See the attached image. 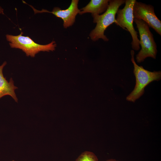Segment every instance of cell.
Returning a JSON list of instances; mask_svg holds the SVG:
<instances>
[{
    "label": "cell",
    "mask_w": 161,
    "mask_h": 161,
    "mask_svg": "<svg viewBox=\"0 0 161 161\" xmlns=\"http://www.w3.org/2000/svg\"><path fill=\"white\" fill-rule=\"evenodd\" d=\"M125 0H110L108 8L102 15H92L93 22L96 23V25L90 32L89 36L91 39L97 41L101 38L104 41H107L109 39L104 35V32L106 28L111 24H117L116 15L119 7L125 4Z\"/></svg>",
    "instance_id": "cell-1"
},
{
    "label": "cell",
    "mask_w": 161,
    "mask_h": 161,
    "mask_svg": "<svg viewBox=\"0 0 161 161\" xmlns=\"http://www.w3.org/2000/svg\"><path fill=\"white\" fill-rule=\"evenodd\" d=\"M131 61L134 66L133 72L136 78V84L133 91L126 98L129 101L134 102L144 93V88L151 82L158 81L161 78L160 71L151 72L145 69L142 66L136 63L134 58V52L131 51Z\"/></svg>",
    "instance_id": "cell-2"
},
{
    "label": "cell",
    "mask_w": 161,
    "mask_h": 161,
    "mask_svg": "<svg viewBox=\"0 0 161 161\" xmlns=\"http://www.w3.org/2000/svg\"><path fill=\"white\" fill-rule=\"evenodd\" d=\"M23 34L21 32L17 35L7 34L6 37L11 48L21 49L27 56L34 57L40 52H49L55 50L56 44L55 41L47 44H40L35 43L29 37L23 35Z\"/></svg>",
    "instance_id": "cell-3"
},
{
    "label": "cell",
    "mask_w": 161,
    "mask_h": 161,
    "mask_svg": "<svg viewBox=\"0 0 161 161\" xmlns=\"http://www.w3.org/2000/svg\"><path fill=\"white\" fill-rule=\"evenodd\" d=\"M140 35V44L141 49L136 56L138 63L143 62L147 57L156 58L157 52V46L147 24L142 20L134 18Z\"/></svg>",
    "instance_id": "cell-4"
},
{
    "label": "cell",
    "mask_w": 161,
    "mask_h": 161,
    "mask_svg": "<svg viewBox=\"0 0 161 161\" xmlns=\"http://www.w3.org/2000/svg\"><path fill=\"white\" fill-rule=\"evenodd\" d=\"M136 0H126L125 5L122 9H119L117 13L116 19L117 25L128 31L132 38L131 42L133 50L137 51L140 49V41L138 38L137 32L135 30L133 23V6Z\"/></svg>",
    "instance_id": "cell-5"
},
{
    "label": "cell",
    "mask_w": 161,
    "mask_h": 161,
    "mask_svg": "<svg viewBox=\"0 0 161 161\" xmlns=\"http://www.w3.org/2000/svg\"><path fill=\"white\" fill-rule=\"evenodd\" d=\"M133 14L134 18L143 20L149 27L161 35V21L155 14L153 6L136 0L133 6Z\"/></svg>",
    "instance_id": "cell-6"
},
{
    "label": "cell",
    "mask_w": 161,
    "mask_h": 161,
    "mask_svg": "<svg viewBox=\"0 0 161 161\" xmlns=\"http://www.w3.org/2000/svg\"><path fill=\"white\" fill-rule=\"evenodd\" d=\"M78 0H72L70 5L67 9L63 10L58 7H55L51 12L44 9L38 10L32 6L28 5L33 9L35 14L49 13L53 14L56 17L62 19L63 21L64 27L67 28L73 24L77 15L80 11L78 8Z\"/></svg>",
    "instance_id": "cell-7"
},
{
    "label": "cell",
    "mask_w": 161,
    "mask_h": 161,
    "mask_svg": "<svg viewBox=\"0 0 161 161\" xmlns=\"http://www.w3.org/2000/svg\"><path fill=\"white\" fill-rule=\"evenodd\" d=\"M7 64L5 61L0 66V99L3 96L8 95L10 96L17 102L18 99L15 92V90L18 88L15 86L12 78H10L8 81L5 78L3 73V68Z\"/></svg>",
    "instance_id": "cell-8"
},
{
    "label": "cell",
    "mask_w": 161,
    "mask_h": 161,
    "mask_svg": "<svg viewBox=\"0 0 161 161\" xmlns=\"http://www.w3.org/2000/svg\"><path fill=\"white\" fill-rule=\"evenodd\" d=\"M109 0H91L85 7L81 9L80 15L87 13H91L92 16L99 15L106 10Z\"/></svg>",
    "instance_id": "cell-9"
},
{
    "label": "cell",
    "mask_w": 161,
    "mask_h": 161,
    "mask_svg": "<svg viewBox=\"0 0 161 161\" xmlns=\"http://www.w3.org/2000/svg\"><path fill=\"white\" fill-rule=\"evenodd\" d=\"M75 161H98V160L93 153L86 151L80 155Z\"/></svg>",
    "instance_id": "cell-10"
},
{
    "label": "cell",
    "mask_w": 161,
    "mask_h": 161,
    "mask_svg": "<svg viewBox=\"0 0 161 161\" xmlns=\"http://www.w3.org/2000/svg\"><path fill=\"white\" fill-rule=\"evenodd\" d=\"M0 14H4V9L0 6Z\"/></svg>",
    "instance_id": "cell-11"
},
{
    "label": "cell",
    "mask_w": 161,
    "mask_h": 161,
    "mask_svg": "<svg viewBox=\"0 0 161 161\" xmlns=\"http://www.w3.org/2000/svg\"><path fill=\"white\" fill-rule=\"evenodd\" d=\"M106 161H119L116 160L114 159H109L107 160Z\"/></svg>",
    "instance_id": "cell-12"
},
{
    "label": "cell",
    "mask_w": 161,
    "mask_h": 161,
    "mask_svg": "<svg viewBox=\"0 0 161 161\" xmlns=\"http://www.w3.org/2000/svg\"><path fill=\"white\" fill-rule=\"evenodd\" d=\"M12 161H14V160H13Z\"/></svg>",
    "instance_id": "cell-13"
}]
</instances>
